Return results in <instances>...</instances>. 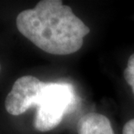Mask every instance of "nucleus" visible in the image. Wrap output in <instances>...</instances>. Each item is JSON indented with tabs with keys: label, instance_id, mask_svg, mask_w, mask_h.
I'll use <instances>...</instances> for the list:
<instances>
[{
	"label": "nucleus",
	"instance_id": "nucleus-1",
	"mask_svg": "<svg viewBox=\"0 0 134 134\" xmlns=\"http://www.w3.org/2000/svg\"><path fill=\"white\" fill-rule=\"evenodd\" d=\"M18 30L44 52L68 55L82 47L90 28L60 0L39 1L16 19Z\"/></svg>",
	"mask_w": 134,
	"mask_h": 134
},
{
	"label": "nucleus",
	"instance_id": "nucleus-2",
	"mask_svg": "<svg viewBox=\"0 0 134 134\" xmlns=\"http://www.w3.org/2000/svg\"><path fill=\"white\" fill-rule=\"evenodd\" d=\"M76 97L73 88L66 83H44L37 102L34 126L39 132H49L58 126L73 107Z\"/></svg>",
	"mask_w": 134,
	"mask_h": 134
},
{
	"label": "nucleus",
	"instance_id": "nucleus-3",
	"mask_svg": "<svg viewBox=\"0 0 134 134\" xmlns=\"http://www.w3.org/2000/svg\"><path fill=\"white\" fill-rule=\"evenodd\" d=\"M44 82L33 76H24L16 80L5 98V109L10 114L18 116L36 106L42 92Z\"/></svg>",
	"mask_w": 134,
	"mask_h": 134
},
{
	"label": "nucleus",
	"instance_id": "nucleus-4",
	"mask_svg": "<svg viewBox=\"0 0 134 134\" xmlns=\"http://www.w3.org/2000/svg\"><path fill=\"white\" fill-rule=\"evenodd\" d=\"M79 134H115L108 118L96 112L84 115L77 123Z\"/></svg>",
	"mask_w": 134,
	"mask_h": 134
},
{
	"label": "nucleus",
	"instance_id": "nucleus-5",
	"mask_svg": "<svg viewBox=\"0 0 134 134\" xmlns=\"http://www.w3.org/2000/svg\"><path fill=\"white\" fill-rule=\"evenodd\" d=\"M124 77L126 83L132 86V92L134 94V53L130 56L127 62V66L125 69Z\"/></svg>",
	"mask_w": 134,
	"mask_h": 134
},
{
	"label": "nucleus",
	"instance_id": "nucleus-6",
	"mask_svg": "<svg viewBox=\"0 0 134 134\" xmlns=\"http://www.w3.org/2000/svg\"><path fill=\"white\" fill-rule=\"evenodd\" d=\"M123 134H134V119L125 123L123 128Z\"/></svg>",
	"mask_w": 134,
	"mask_h": 134
},
{
	"label": "nucleus",
	"instance_id": "nucleus-7",
	"mask_svg": "<svg viewBox=\"0 0 134 134\" xmlns=\"http://www.w3.org/2000/svg\"><path fill=\"white\" fill-rule=\"evenodd\" d=\"M0 71H1V65H0Z\"/></svg>",
	"mask_w": 134,
	"mask_h": 134
}]
</instances>
